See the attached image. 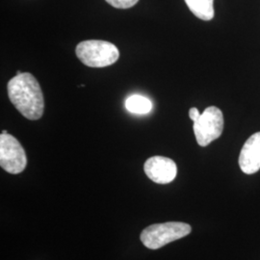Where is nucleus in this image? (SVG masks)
<instances>
[{
	"label": "nucleus",
	"mask_w": 260,
	"mask_h": 260,
	"mask_svg": "<svg viewBox=\"0 0 260 260\" xmlns=\"http://www.w3.org/2000/svg\"><path fill=\"white\" fill-rule=\"evenodd\" d=\"M0 165L12 175H18L27 165L25 150L18 140L10 134L0 135Z\"/></svg>",
	"instance_id": "obj_5"
},
{
	"label": "nucleus",
	"mask_w": 260,
	"mask_h": 260,
	"mask_svg": "<svg viewBox=\"0 0 260 260\" xmlns=\"http://www.w3.org/2000/svg\"><path fill=\"white\" fill-rule=\"evenodd\" d=\"M193 128L198 144L201 147L208 146L223 133V113L216 106L207 107L194 121Z\"/></svg>",
	"instance_id": "obj_4"
},
{
	"label": "nucleus",
	"mask_w": 260,
	"mask_h": 260,
	"mask_svg": "<svg viewBox=\"0 0 260 260\" xmlns=\"http://www.w3.org/2000/svg\"><path fill=\"white\" fill-rule=\"evenodd\" d=\"M239 166L244 174L252 175L260 170V132L246 141L239 155Z\"/></svg>",
	"instance_id": "obj_7"
},
{
	"label": "nucleus",
	"mask_w": 260,
	"mask_h": 260,
	"mask_svg": "<svg viewBox=\"0 0 260 260\" xmlns=\"http://www.w3.org/2000/svg\"><path fill=\"white\" fill-rule=\"evenodd\" d=\"M10 102L28 120L42 118L45 109L44 94L37 79L29 73L13 77L7 85Z\"/></svg>",
	"instance_id": "obj_1"
},
{
	"label": "nucleus",
	"mask_w": 260,
	"mask_h": 260,
	"mask_svg": "<svg viewBox=\"0 0 260 260\" xmlns=\"http://www.w3.org/2000/svg\"><path fill=\"white\" fill-rule=\"evenodd\" d=\"M186 5L197 18L211 20L214 15V0H184Z\"/></svg>",
	"instance_id": "obj_8"
},
{
	"label": "nucleus",
	"mask_w": 260,
	"mask_h": 260,
	"mask_svg": "<svg viewBox=\"0 0 260 260\" xmlns=\"http://www.w3.org/2000/svg\"><path fill=\"white\" fill-rule=\"evenodd\" d=\"M125 108L132 114L146 115L151 111L152 103L144 95L133 94L125 101Z\"/></svg>",
	"instance_id": "obj_9"
},
{
	"label": "nucleus",
	"mask_w": 260,
	"mask_h": 260,
	"mask_svg": "<svg viewBox=\"0 0 260 260\" xmlns=\"http://www.w3.org/2000/svg\"><path fill=\"white\" fill-rule=\"evenodd\" d=\"M21 74H22V73H21L20 71H18V72H17V75H21Z\"/></svg>",
	"instance_id": "obj_13"
},
{
	"label": "nucleus",
	"mask_w": 260,
	"mask_h": 260,
	"mask_svg": "<svg viewBox=\"0 0 260 260\" xmlns=\"http://www.w3.org/2000/svg\"><path fill=\"white\" fill-rule=\"evenodd\" d=\"M200 116H201V114H200V112L198 110V108L193 107V108H191V109L189 110V117H190V119H191L192 121H197V120L200 118Z\"/></svg>",
	"instance_id": "obj_11"
},
{
	"label": "nucleus",
	"mask_w": 260,
	"mask_h": 260,
	"mask_svg": "<svg viewBox=\"0 0 260 260\" xmlns=\"http://www.w3.org/2000/svg\"><path fill=\"white\" fill-rule=\"evenodd\" d=\"M77 58L90 68H104L115 64L120 51L112 43L99 40L84 41L75 48Z\"/></svg>",
	"instance_id": "obj_2"
},
{
	"label": "nucleus",
	"mask_w": 260,
	"mask_h": 260,
	"mask_svg": "<svg viewBox=\"0 0 260 260\" xmlns=\"http://www.w3.org/2000/svg\"><path fill=\"white\" fill-rule=\"evenodd\" d=\"M105 1L117 9H128L135 6L139 0H105Z\"/></svg>",
	"instance_id": "obj_10"
},
{
	"label": "nucleus",
	"mask_w": 260,
	"mask_h": 260,
	"mask_svg": "<svg viewBox=\"0 0 260 260\" xmlns=\"http://www.w3.org/2000/svg\"><path fill=\"white\" fill-rule=\"evenodd\" d=\"M1 134H8V132H7V131H6V130H3V131H2V133H1Z\"/></svg>",
	"instance_id": "obj_12"
},
{
	"label": "nucleus",
	"mask_w": 260,
	"mask_h": 260,
	"mask_svg": "<svg viewBox=\"0 0 260 260\" xmlns=\"http://www.w3.org/2000/svg\"><path fill=\"white\" fill-rule=\"evenodd\" d=\"M144 171L153 182L158 184H168L177 177V164L170 158L153 156L146 161Z\"/></svg>",
	"instance_id": "obj_6"
},
{
	"label": "nucleus",
	"mask_w": 260,
	"mask_h": 260,
	"mask_svg": "<svg viewBox=\"0 0 260 260\" xmlns=\"http://www.w3.org/2000/svg\"><path fill=\"white\" fill-rule=\"evenodd\" d=\"M190 224L181 222L155 223L141 233V241L150 250H157L171 242L181 239L191 233Z\"/></svg>",
	"instance_id": "obj_3"
}]
</instances>
